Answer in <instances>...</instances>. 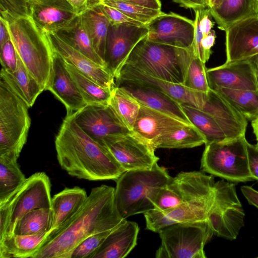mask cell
Masks as SVG:
<instances>
[{"label":"cell","mask_w":258,"mask_h":258,"mask_svg":"<svg viewBox=\"0 0 258 258\" xmlns=\"http://www.w3.org/2000/svg\"><path fill=\"white\" fill-rule=\"evenodd\" d=\"M114 192L115 188L104 184L92 188L79 210L46 235L32 258H71L75 248L84 239L116 227L124 219L117 208Z\"/></svg>","instance_id":"obj_1"},{"label":"cell","mask_w":258,"mask_h":258,"mask_svg":"<svg viewBox=\"0 0 258 258\" xmlns=\"http://www.w3.org/2000/svg\"><path fill=\"white\" fill-rule=\"evenodd\" d=\"M54 143L58 162L71 176L90 181L116 180L125 171L106 147L79 127L74 113L63 120Z\"/></svg>","instance_id":"obj_2"},{"label":"cell","mask_w":258,"mask_h":258,"mask_svg":"<svg viewBox=\"0 0 258 258\" xmlns=\"http://www.w3.org/2000/svg\"><path fill=\"white\" fill-rule=\"evenodd\" d=\"M8 28L11 40L22 61L45 90L55 52L48 33L30 17L8 23Z\"/></svg>","instance_id":"obj_3"},{"label":"cell","mask_w":258,"mask_h":258,"mask_svg":"<svg viewBox=\"0 0 258 258\" xmlns=\"http://www.w3.org/2000/svg\"><path fill=\"white\" fill-rule=\"evenodd\" d=\"M192 53L191 47L184 49L158 43L146 37L134 48L124 64L152 77L183 85Z\"/></svg>","instance_id":"obj_4"},{"label":"cell","mask_w":258,"mask_h":258,"mask_svg":"<svg viewBox=\"0 0 258 258\" xmlns=\"http://www.w3.org/2000/svg\"><path fill=\"white\" fill-rule=\"evenodd\" d=\"M172 178L157 163L150 169L125 171L115 180L114 192L115 202L122 218L154 209L151 200L155 191Z\"/></svg>","instance_id":"obj_5"},{"label":"cell","mask_w":258,"mask_h":258,"mask_svg":"<svg viewBox=\"0 0 258 258\" xmlns=\"http://www.w3.org/2000/svg\"><path fill=\"white\" fill-rule=\"evenodd\" d=\"M51 183L43 172L27 178L5 202L0 204V240L11 237L18 221L34 209L51 208Z\"/></svg>","instance_id":"obj_6"},{"label":"cell","mask_w":258,"mask_h":258,"mask_svg":"<svg viewBox=\"0 0 258 258\" xmlns=\"http://www.w3.org/2000/svg\"><path fill=\"white\" fill-rule=\"evenodd\" d=\"M247 143L244 136L205 145L203 171L230 182L253 180L248 168Z\"/></svg>","instance_id":"obj_7"},{"label":"cell","mask_w":258,"mask_h":258,"mask_svg":"<svg viewBox=\"0 0 258 258\" xmlns=\"http://www.w3.org/2000/svg\"><path fill=\"white\" fill-rule=\"evenodd\" d=\"M28 107L0 78V155L19 158L31 125Z\"/></svg>","instance_id":"obj_8"},{"label":"cell","mask_w":258,"mask_h":258,"mask_svg":"<svg viewBox=\"0 0 258 258\" xmlns=\"http://www.w3.org/2000/svg\"><path fill=\"white\" fill-rule=\"evenodd\" d=\"M158 233L161 243L157 258H205V245L214 234L207 220L175 223Z\"/></svg>","instance_id":"obj_9"},{"label":"cell","mask_w":258,"mask_h":258,"mask_svg":"<svg viewBox=\"0 0 258 258\" xmlns=\"http://www.w3.org/2000/svg\"><path fill=\"white\" fill-rule=\"evenodd\" d=\"M215 198L207 221L214 234L235 239L244 226L245 214L235 184L224 179L215 183Z\"/></svg>","instance_id":"obj_10"},{"label":"cell","mask_w":258,"mask_h":258,"mask_svg":"<svg viewBox=\"0 0 258 258\" xmlns=\"http://www.w3.org/2000/svg\"><path fill=\"white\" fill-rule=\"evenodd\" d=\"M101 145L109 150L125 171L150 169L159 159L155 151L132 132L108 137Z\"/></svg>","instance_id":"obj_11"},{"label":"cell","mask_w":258,"mask_h":258,"mask_svg":"<svg viewBox=\"0 0 258 258\" xmlns=\"http://www.w3.org/2000/svg\"><path fill=\"white\" fill-rule=\"evenodd\" d=\"M147 39L152 42L184 49L191 47L195 21L173 12L164 13L146 25Z\"/></svg>","instance_id":"obj_12"},{"label":"cell","mask_w":258,"mask_h":258,"mask_svg":"<svg viewBox=\"0 0 258 258\" xmlns=\"http://www.w3.org/2000/svg\"><path fill=\"white\" fill-rule=\"evenodd\" d=\"M148 33L145 25L110 24L106 38L105 61L115 79L132 50Z\"/></svg>","instance_id":"obj_13"},{"label":"cell","mask_w":258,"mask_h":258,"mask_svg":"<svg viewBox=\"0 0 258 258\" xmlns=\"http://www.w3.org/2000/svg\"><path fill=\"white\" fill-rule=\"evenodd\" d=\"M74 114L79 127L100 145L108 137L132 132L121 123L109 104H88Z\"/></svg>","instance_id":"obj_14"},{"label":"cell","mask_w":258,"mask_h":258,"mask_svg":"<svg viewBox=\"0 0 258 258\" xmlns=\"http://www.w3.org/2000/svg\"><path fill=\"white\" fill-rule=\"evenodd\" d=\"M136 83L158 90L171 97L181 104L202 109L207 93L196 91L179 84L161 80L129 66L124 64L115 81Z\"/></svg>","instance_id":"obj_15"},{"label":"cell","mask_w":258,"mask_h":258,"mask_svg":"<svg viewBox=\"0 0 258 258\" xmlns=\"http://www.w3.org/2000/svg\"><path fill=\"white\" fill-rule=\"evenodd\" d=\"M226 33V63L250 59L258 54V15L229 27Z\"/></svg>","instance_id":"obj_16"},{"label":"cell","mask_w":258,"mask_h":258,"mask_svg":"<svg viewBox=\"0 0 258 258\" xmlns=\"http://www.w3.org/2000/svg\"><path fill=\"white\" fill-rule=\"evenodd\" d=\"M192 124L166 113L141 104L132 133L153 150L160 138L184 126Z\"/></svg>","instance_id":"obj_17"},{"label":"cell","mask_w":258,"mask_h":258,"mask_svg":"<svg viewBox=\"0 0 258 258\" xmlns=\"http://www.w3.org/2000/svg\"><path fill=\"white\" fill-rule=\"evenodd\" d=\"M207 73L211 89L225 88L258 90L255 69L250 59L225 62L207 69Z\"/></svg>","instance_id":"obj_18"},{"label":"cell","mask_w":258,"mask_h":258,"mask_svg":"<svg viewBox=\"0 0 258 258\" xmlns=\"http://www.w3.org/2000/svg\"><path fill=\"white\" fill-rule=\"evenodd\" d=\"M54 51L67 62L101 86L112 90L115 78L107 66L99 64L76 50L54 33H48Z\"/></svg>","instance_id":"obj_19"},{"label":"cell","mask_w":258,"mask_h":258,"mask_svg":"<svg viewBox=\"0 0 258 258\" xmlns=\"http://www.w3.org/2000/svg\"><path fill=\"white\" fill-rule=\"evenodd\" d=\"M45 90L51 92L64 105L67 115L87 105L68 70L65 61L55 51Z\"/></svg>","instance_id":"obj_20"},{"label":"cell","mask_w":258,"mask_h":258,"mask_svg":"<svg viewBox=\"0 0 258 258\" xmlns=\"http://www.w3.org/2000/svg\"><path fill=\"white\" fill-rule=\"evenodd\" d=\"M30 17L47 33H55L78 14L67 0H28Z\"/></svg>","instance_id":"obj_21"},{"label":"cell","mask_w":258,"mask_h":258,"mask_svg":"<svg viewBox=\"0 0 258 258\" xmlns=\"http://www.w3.org/2000/svg\"><path fill=\"white\" fill-rule=\"evenodd\" d=\"M115 82L116 86L123 88L141 105L191 123L183 112L181 104L166 94L152 87L136 83L121 80Z\"/></svg>","instance_id":"obj_22"},{"label":"cell","mask_w":258,"mask_h":258,"mask_svg":"<svg viewBox=\"0 0 258 258\" xmlns=\"http://www.w3.org/2000/svg\"><path fill=\"white\" fill-rule=\"evenodd\" d=\"M138 224L124 219L104 240L92 258H124L137 245Z\"/></svg>","instance_id":"obj_23"},{"label":"cell","mask_w":258,"mask_h":258,"mask_svg":"<svg viewBox=\"0 0 258 258\" xmlns=\"http://www.w3.org/2000/svg\"><path fill=\"white\" fill-rule=\"evenodd\" d=\"M87 197L86 191L79 186L66 187L54 195L51 198L52 225L46 235L58 229L73 216Z\"/></svg>","instance_id":"obj_24"},{"label":"cell","mask_w":258,"mask_h":258,"mask_svg":"<svg viewBox=\"0 0 258 258\" xmlns=\"http://www.w3.org/2000/svg\"><path fill=\"white\" fill-rule=\"evenodd\" d=\"M0 78L6 82L28 107L34 105L38 96L45 90L27 70L18 54L15 71L8 72L1 68Z\"/></svg>","instance_id":"obj_25"},{"label":"cell","mask_w":258,"mask_h":258,"mask_svg":"<svg viewBox=\"0 0 258 258\" xmlns=\"http://www.w3.org/2000/svg\"><path fill=\"white\" fill-rule=\"evenodd\" d=\"M219 29L225 31L233 24L258 15V0H223L214 9H209Z\"/></svg>","instance_id":"obj_26"},{"label":"cell","mask_w":258,"mask_h":258,"mask_svg":"<svg viewBox=\"0 0 258 258\" xmlns=\"http://www.w3.org/2000/svg\"><path fill=\"white\" fill-rule=\"evenodd\" d=\"M54 33L93 61L99 64L107 66L105 61L94 49L80 14H78L68 25Z\"/></svg>","instance_id":"obj_27"},{"label":"cell","mask_w":258,"mask_h":258,"mask_svg":"<svg viewBox=\"0 0 258 258\" xmlns=\"http://www.w3.org/2000/svg\"><path fill=\"white\" fill-rule=\"evenodd\" d=\"M80 15L94 49L105 61L106 38L110 25L108 19L97 4L89 5Z\"/></svg>","instance_id":"obj_28"},{"label":"cell","mask_w":258,"mask_h":258,"mask_svg":"<svg viewBox=\"0 0 258 258\" xmlns=\"http://www.w3.org/2000/svg\"><path fill=\"white\" fill-rule=\"evenodd\" d=\"M46 234L17 235L0 240V258H32Z\"/></svg>","instance_id":"obj_29"},{"label":"cell","mask_w":258,"mask_h":258,"mask_svg":"<svg viewBox=\"0 0 258 258\" xmlns=\"http://www.w3.org/2000/svg\"><path fill=\"white\" fill-rule=\"evenodd\" d=\"M13 155H0V204L5 202L24 183L26 178Z\"/></svg>","instance_id":"obj_30"},{"label":"cell","mask_w":258,"mask_h":258,"mask_svg":"<svg viewBox=\"0 0 258 258\" xmlns=\"http://www.w3.org/2000/svg\"><path fill=\"white\" fill-rule=\"evenodd\" d=\"M109 105L121 123L132 132L141 104L123 88L115 86L111 91Z\"/></svg>","instance_id":"obj_31"},{"label":"cell","mask_w":258,"mask_h":258,"mask_svg":"<svg viewBox=\"0 0 258 258\" xmlns=\"http://www.w3.org/2000/svg\"><path fill=\"white\" fill-rule=\"evenodd\" d=\"M181 106L189 122L204 136L205 145L228 139L220 126L211 115L192 106L185 104Z\"/></svg>","instance_id":"obj_32"},{"label":"cell","mask_w":258,"mask_h":258,"mask_svg":"<svg viewBox=\"0 0 258 258\" xmlns=\"http://www.w3.org/2000/svg\"><path fill=\"white\" fill-rule=\"evenodd\" d=\"M65 62L68 70L87 105L109 104L112 90L101 86L83 74L73 65L66 61Z\"/></svg>","instance_id":"obj_33"},{"label":"cell","mask_w":258,"mask_h":258,"mask_svg":"<svg viewBox=\"0 0 258 258\" xmlns=\"http://www.w3.org/2000/svg\"><path fill=\"white\" fill-rule=\"evenodd\" d=\"M202 134L194 125H187L166 134L156 142L155 149L191 148L205 144Z\"/></svg>","instance_id":"obj_34"},{"label":"cell","mask_w":258,"mask_h":258,"mask_svg":"<svg viewBox=\"0 0 258 258\" xmlns=\"http://www.w3.org/2000/svg\"><path fill=\"white\" fill-rule=\"evenodd\" d=\"M214 90L222 96L242 114L252 120L258 116V90L219 88Z\"/></svg>","instance_id":"obj_35"},{"label":"cell","mask_w":258,"mask_h":258,"mask_svg":"<svg viewBox=\"0 0 258 258\" xmlns=\"http://www.w3.org/2000/svg\"><path fill=\"white\" fill-rule=\"evenodd\" d=\"M52 221L51 208L34 209L26 213L18 221L14 234H47L51 229Z\"/></svg>","instance_id":"obj_36"},{"label":"cell","mask_w":258,"mask_h":258,"mask_svg":"<svg viewBox=\"0 0 258 258\" xmlns=\"http://www.w3.org/2000/svg\"><path fill=\"white\" fill-rule=\"evenodd\" d=\"M95 4L115 8L128 17L146 25L164 13L161 10L153 9L121 0H97Z\"/></svg>","instance_id":"obj_37"},{"label":"cell","mask_w":258,"mask_h":258,"mask_svg":"<svg viewBox=\"0 0 258 258\" xmlns=\"http://www.w3.org/2000/svg\"><path fill=\"white\" fill-rule=\"evenodd\" d=\"M151 201L154 208L162 211L173 209L182 203L179 187L173 177L167 184L155 191Z\"/></svg>","instance_id":"obj_38"},{"label":"cell","mask_w":258,"mask_h":258,"mask_svg":"<svg viewBox=\"0 0 258 258\" xmlns=\"http://www.w3.org/2000/svg\"><path fill=\"white\" fill-rule=\"evenodd\" d=\"M207 71L205 63L192 53L183 85L196 91L208 93L211 88Z\"/></svg>","instance_id":"obj_39"},{"label":"cell","mask_w":258,"mask_h":258,"mask_svg":"<svg viewBox=\"0 0 258 258\" xmlns=\"http://www.w3.org/2000/svg\"><path fill=\"white\" fill-rule=\"evenodd\" d=\"M0 17L8 23L30 17L28 0H0Z\"/></svg>","instance_id":"obj_40"},{"label":"cell","mask_w":258,"mask_h":258,"mask_svg":"<svg viewBox=\"0 0 258 258\" xmlns=\"http://www.w3.org/2000/svg\"><path fill=\"white\" fill-rule=\"evenodd\" d=\"M114 228L93 234L84 239L75 248L71 258H92Z\"/></svg>","instance_id":"obj_41"},{"label":"cell","mask_w":258,"mask_h":258,"mask_svg":"<svg viewBox=\"0 0 258 258\" xmlns=\"http://www.w3.org/2000/svg\"><path fill=\"white\" fill-rule=\"evenodd\" d=\"M2 68L8 72L15 71L18 63V53L11 39L0 47Z\"/></svg>","instance_id":"obj_42"},{"label":"cell","mask_w":258,"mask_h":258,"mask_svg":"<svg viewBox=\"0 0 258 258\" xmlns=\"http://www.w3.org/2000/svg\"><path fill=\"white\" fill-rule=\"evenodd\" d=\"M146 228L158 233L163 229L171 225V223L165 213L158 209H153L144 214Z\"/></svg>","instance_id":"obj_43"},{"label":"cell","mask_w":258,"mask_h":258,"mask_svg":"<svg viewBox=\"0 0 258 258\" xmlns=\"http://www.w3.org/2000/svg\"><path fill=\"white\" fill-rule=\"evenodd\" d=\"M97 4L99 5L101 10L108 19L110 25H114L121 24H129L136 25H144L128 17L115 8L105 5Z\"/></svg>","instance_id":"obj_44"},{"label":"cell","mask_w":258,"mask_h":258,"mask_svg":"<svg viewBox=\"0 0 258 258\" xmlns=\"http://www.w3.org/2000/svg\"><path fill=\"white\" fill-rule=\"evenodd\" d=\"M248 168L253 179L258 181V148L248 142L247 144Z\"/></svg>","instance_id":"obj_45"},{"label":"cell","mask_w":258,"mask_h":258,"mask_svg":"<svg viewBox=\"0 0 258 258\" xmlns=\"http://www.w3.org/2000/svg\"><path fill=\"white\" fill-rule=\"evenodd\" d=\"M241 191L248 203L258 209V191L248 185L241 187Z\"/></svg>","instance_id":"obj_46"},{"label":"cell","mask_w":258,"mask_h":258,"mask_svg":"<svg viewBox=\"0 0 258 258\" xmlns=\"http://www.w3.org/2000/svg\"><path fill=\"white\" fill-rule=\"evenodd\" d=\"M97 0H89V5L94 4ZM130 3L140 5L147 8L161 10V3L160 0H121Z\"/></svg>","instance_id":"obj_47"},{"label":"cell","mask_w":258,"mask_h":258,"mask_svg":"<svg viewBox=\"0 0 258 258\" xmlns=\"http://www.w3.org/2000/svg\"><path fill=\"white\" fill-rule=\"evenodd\" d=\"M181 7L194 10L204 9L207 7L204 0H173Z\"/></svg>","instance_id":"obj_48"},{"label":"cell","mask_w":258,"mask_h":258,"mask_svg":"<svg viewBox=\"0 0 258 258\" xmlns=\"http://www.w3.org/2000/svg\"><path fill=\"white\" fill-rule=\"evenodd\" d=\"M10 39L8 23L0 17V47Z\"/></svg>","instance_id":"obj_49"},{"label":"cell","mask_w":258,"mask_h":258,"mask_svg":"<svg viewBox=\"0 0 258 258\" xmlns=\"http://www.w3.org/2000/svg\"><path fill=\"white\" fill-rule=\"evenodd\" d=\"M74 8L78 14L84 11L88 7L89 0H67Z\"/></svg>","instance_id":"obj_50"},{"label":"cell","mask_w":258,"mask_h":258,"mask_svg":"<svg viewBox=\"0 0 258 258\" xmlns=\"http://www.w3.org/2000/svg\"><path fill=\"white\" fill-rule=\"evenodd\" d=\"M251 126L256 140L255 145L258 148V116L251 120Z\"/></svg>","instance_id":"obj_51"},{"label":"cell","mask_w":258,"mask_h":258,"mask_svg":"<svg viewBox=\"0 0 258 258\" xmlns=\"http://www.w3.org/2000/svg\"><path fill=\"white\" fill-rule=\"evenodd\" d=\"M223 0H204L207 7L209 9H214L218 7Z\"/></svg>","instance_id":"obj_52"},{"label":"cell","mask_w":258,"mask_h":258,"mask_svg":"<svg viewBox=\"0 0 258 258\" xmlns=\"http://www.w3.org/2000/svg\"><path fill=\"white\" fill-rule=\"evenodd\" d=\"M250 60L252 62L256 74V77L258 84V54L255 55L250 59Z\"/></svg>","instance_id":"obj_53"}]
</instances>
